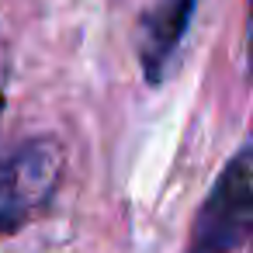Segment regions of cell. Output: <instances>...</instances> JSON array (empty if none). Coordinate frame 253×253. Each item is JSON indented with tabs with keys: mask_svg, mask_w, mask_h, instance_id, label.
<instances>
[{
	"mask_svg": "<svg viewBox=\"0 0 253 253\" xmlns=\"http://www.w3.org/2000/svg\"><path fill=\"white\" fill-rule=\"evenodd\" d=\"M63 173L56 139H32L0 156V232H18L52 201Z\"/></svg>",
	"mask_w": 253,
	"mask_h": 253,
	"instance_id": "obj_2",
	"label": "cell"
},
{
	"mask_svg": "<svg viewBox=\"0 0 253 253\" xmlns=\"http://www.w3.org/2000/svg\"><path fill=\"white\" fill-rule=\"evenodd\" d=\"M253 236V149H239L201 201L187 253H236Z\"/></svg>",
	"mask_w": 253,
	"mask_h": 253,
	"instance_id": "obj_1",
	"label": "cell"
},
{
	"mask_svg": "<svg viewBox=\"0 0 253 253\" xmlns=\"http://www.w3.org/2000/svg\"><path fill=\"white\" fill-rule=\"evenodd\" d=\"M246 45H250V66H253V0H250V39H246Z\"/></svg>",
	"mask_w": 253,
	"mask_h": 253,
	"instance_id": "obj_4",
	"label": "cell"
},
{
	"mask_svg": "<svg viewBox=\"0 0 253 253\" xmlns=\"http://www.w3.org/2000/svg\"><path fill=\"white\" fill-rule=\"evenodd\" d=\"M194 7H198V0H156L139 18V63H142L149 84L163 80V70H167L170 56L177 52Z\"/></svg>",
	"mask_w": 253,
	"mask_h": 253,
	"instance_id": "obj_3",
	"label": "cell"
}]
</instances>
